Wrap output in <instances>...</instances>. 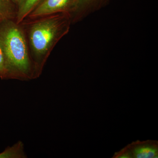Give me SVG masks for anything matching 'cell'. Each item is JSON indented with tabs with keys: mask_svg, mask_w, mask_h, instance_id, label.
Instances as JSON below:
<instances>
[{
	"mask_svg": "<svg viewBox=\"0 0 158 158\" xmlns=\"http://www.w3.org/2000/svg\"><path fill=\"white\" fill-rule=\"evenodd\" d=\"M12 2L11 0H0V23L8 20L14 15Z\"/></svg>",
	"mask_w": 158,
	"mask_h": 158,
	"instance_id": "obj_6",
	"label": "cell"
},
{
	"mask_svg": "<svg viewBox=\"0 0 158 158\" xmlns=\"http://www.w3.org/2000/svg\"><path fill=\"white\" fill-rule=\"evenodd\" d=\"M11 1L14 4H16L18 6H19L23 0H11Z\"/></svg>",
	"mask_w": 158,
	"mask_h": 158,
	"instance_id": "obj_10",
	"label": "cell"
},
{
	"mask_svg": "<svg viewBox=\"0 0 158 158\" xmlns=\"http://www.w3.org/2000/svg\"><path fill=\"white\" fill-rule=\"evenodd\" d=\"M79 0H44L29 14L31 19L57 13H68L71 16L77 7Z\"/></svg>",
	"mask_w": 158,
	"mask_h": 158,
	"instance_id": "obj_3",
	"label": "cell"
},
{
	"mask_svg": "<svg viewBox=\"0 0 158 158\" xmlns=\"http://www.w3.org/2000/svg\"><path fill=\"white\" fill-rule=\"evenodd\" d=\"M71 16L68 13H57L37 19L30 28L29 40L35 59L36 76L40 73L51 51L69 31Z\"/></svg>",
	"mask_w": 158,
	"mask_h": 158,
	"instance_id": "obj_1",
	"label": "cell"
},
{
	"mask_svg": "<svg viewBox=\"0 0 158 158\" xmlns=\"http://www.w3.org/2000/svg\"><path fill=\"white\" fill-rule=\"evenodd\" d=\"M110 0H79L76 11L71 15L72 23L83 19L107 6Z\"/></svg>",
	"mask_w": 158,
	"mask_h": 158,
	"instance_id": "obj_4",
	"label": "cell"
},
{
	"mask_svg": "<svg viewBox=\"0 0 158 158\" xmlns=\"http://www.w3.org/2000/svg\"><path fill=\"white\" fill-rule=\"evenodd\" d=\"M23 152L22 145L20 143L10 148L6 149L3 152L0 153V158L23 157L24 156Z\"/></svg>",
	"mask_w": 158,
	"mask_h": 158,
	"instance_id": "obj_8",
	"label": "cell"
},
{
	"mask_svg": "<svg viewBox=\"0 0 158 158\" xmlns=\"http://www.w3.org/2000/svg\"><path fill=\"white\" fill-rule=\"evenodd\" d=\"M8 22L0 31V43L5 56L6 78H32L35 76V70L24 34L16 23Z\"/></svg>",
	"mask_w": 158,
	"mask_h": 158,
	"instance_id": "obj_2",
	"label": "cell"
},
{
	"mask_svg": "<svg viewBox=\"0 0 158 158\" xmlns=\"http://www.w3.org/2000/svg\"><path fill=\"white\" fill-rule=\"evenodd\" d=\"M44 0H23L19 6L16 14V23L23 20Z\"/></svg>",
	"mask_w": 158,
	"mask_h": 158,
	"instance_id": "obj_5",
	"label": "cell"
},
{
	"mask_svg": "<svg viewBox=\"0 0 158 158\" xmlns=\"http://www.w3.org/2000/svg\"><path fill=\"white\" fill-rule=\"evenodd\" d=\"M0 77L2 79L6 78V70L5 56L2 48L0 43Z\"/></svg>",
	"mask_w": 158,
	"mask_h": 158,
	"instance_id": "obj_9",
	"label": "cell"
},
{
	"mask_svg": "<svg viewBox=\"0 0 158 158\" xmlns=\"http://www.w3.org/2000/svg\"><path fill=\"white\" fill-rule=\"evenodd\" d=\"M135 157L137 158H156L157 149L152 146H141L135 149Z\"/></svg>",
	"mask_w": 158,
	"mask_h": 158,
	"instance_id": "obj_7",
	"label": "cell"
}]
</instances>
